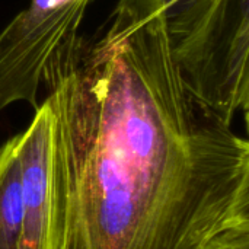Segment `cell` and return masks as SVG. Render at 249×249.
<instances>
[{
	"label": "cell",
	"instance_id": "4",
	"mask_svg": "<svg viewBox=\"0 0 249 249\" xmlns=\"http://www.w3.org/2000/svg\"><path fill=\"white\" fill-rule=\"evenodd\" d=\"M216 238L249 239V153L238 187Z\"/></svg>",
	"mask_w": 249,
	"mask_h": 249
},
{
	"label": "cell",
	"instance_id": "6",
	"mask_svg": "<svg viewBox=\"0 0 249 249\" xmlns=\"http://www.w3.org/2000/svg\"><path fill=\"white\" fill-rule=\"evenodd\" d=\"M236 102L239 111H242L249 105V45L244 58V64L241 69V76L238 82V92H236Z\"/></svg>",
	"mask_w": 249,
	"mask_h": 249
},
{
	"label": "cell",
	"instance_id": "3",
	"mask_svg": "<svg viewBox=\"0 0 249 249\" xmlns=\"http://www.w3.org/2000/svg\"><path fill=\"white\" fill-rule=\"evenodd\" d=\"M23 187L18 139L0 147V249H23Z\"/></svg>",
	"mask_w": 249,
	"mask_h": 249
},
{
	"label": "cell",
	"instance_id": "8",
	"mask_svg": "<svg viewBox=\"0 0 249 249\" xmlns=\"http://www.w3.org/2000/svg\"><path fill=\"white\" fill-rule=\"evenodd\" d=\"M242 112H244V117H245V125H247V130H248L249 134V105H247V107L242 109Z\"/></svg>",
	"mask_w": 249,
	"mask_h": 249
},
{
	"label": "cell",
	"instance_id": "1",
	"mask_svg": "<svg viewBox=\"0 0 249 249\" xmlns=\"http://www.w3.org/2000/svg\"><path fill=\"white\" fill-rule=\"evenodd\" d=\"M47 93L48 249H207L249 142L193 96L165 16L112 13Z\"/></svg>",
	"mask_w": 249,
	"mask_h": 249
},
{
	"label": "cell",
	"instance_id": "5",
	"mask_svg": "<svg viewBox=\"0 0 249 249\" xmlns=\"http://www.w3.org/2000/svg\"><path fill=\"white\" fill-rule=\"evenodd\" d=\"M190 0H118L114 13L127 16L130 19L143 20L158 15L172 19Z\"/></svg>",
	"mask_w": 249,
	"mask_h": 249
},
{
	"label": "cell",
	"instance_id": "7",
	"mask_svg": "<svg viewBox=\"0 0 249 249\" xmlns=\"http://www.w3.org/2000/svg\"><path fill=\"white\" fill-rule=\"evenodd\" d=\"M207 249H249V239H223L216 238Z\"/></svg>",
	"mask_w": 249,
	"mask_h": 249
},
{
	"label": "cell",
	"instance_id": "2",
	"mask_svg": "<svg viewBox=\"0 0 249 249\" xmlns=\"http://www.w3.org/2000/svg\"><path fill=\"white\" fill-rule=\"evenodd\" d=\"M16 139L23 187V249H48L54 115L47 99L35 108L29 125Z\"/></svg>",
	"mask_w": 249,
	"mask_h": 249
}]
</instances>
